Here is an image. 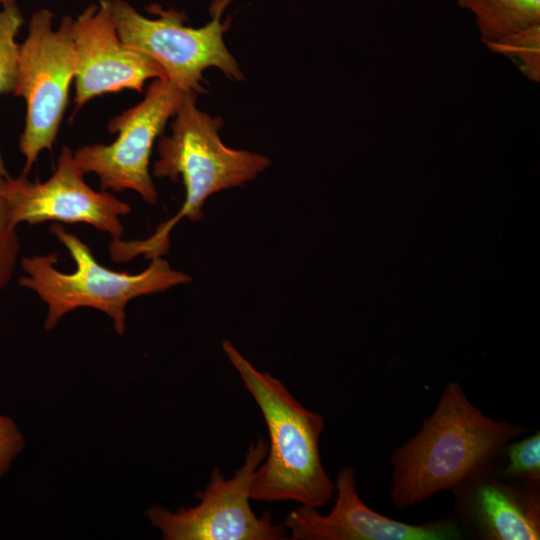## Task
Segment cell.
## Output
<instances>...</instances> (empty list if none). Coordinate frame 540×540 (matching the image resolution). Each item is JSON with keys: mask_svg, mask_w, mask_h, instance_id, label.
Returning a JSON list of instances; mask_svg holds the SVG:
<instances>
[{"mask_svg": "<svg viewBox=\"0 0 540 540\" xmlns=\"http://www.w3.org/2000/svg\"><path fill=\"white\" fill-rule=\"evenodd\" d=\"M527 429L484 414L459 382L445 385L419 431L391 456L393 505L404 509L466 478L499 467L509 442Z\"/></svg>", "mask_w": 540, "mask_h": 540, "instance_id": "cell-1", "label": "cell"}, {"mask_svg": "<svg viewBox=\"0 0 540 540\" xmlns=\"http://www.w3.org/2000/svg\"><path fill=\"white\" fill-rule=\"evenodd\" d=\"M174 116L171 135H161L158 140L159 159L152 174L173 182L181 178L185 199L176 215L160 224L151 236L112 241L109 252L116 263H127L140 255L150 260L162 257L170 246V232L181 219L199 221L211 195L242 186L271 163L264 155L224 145L219 136L223 120L199 110L195 92L185 94Z\"/></svg>", "mask_w": 540, "mask_h": 540, "instance_id": "cell-2", "label": "cell"}, {"mask_svg": "<svg viewBox=\"0 0 540 540\" xmlns=\"http://www.w3.org/2000/svg\"><path fill=\"white\" fill-rule=\"evenodd\" d=\"M222 347L257 403L269 433L267 457L255 471L251 499L324 506L335 492L319 449L324 417L304 407L279 379L256 369L231 341L225 340Z\"/></svg>", "mask_w": 540, "mask_h": 540, "instance_id": "cell-3", "label": "cell"}, {"mask_svg": "<svg viewBox=\"0 0 540 540\" xmlns=\"http://www.w3.org/2000/svg\"><path fill=\"white\" fill-rule=\"evenodd\" d=\"M49 232L68 250L75 271L58 270L55 252L24 256L20 265L25 274L18 280L20 287L34 292L47 305V331L54 329L66 314L88 307L106 314L117 334L123 335L126 307L131 300L191 281L188 274L173 269L163 257L151 259L149 266L137 274L114 271L101 265L89 246L60 223H52Z\"/></svg>", "mask_w": 540, "mask_h": 540, "instance_id": "cell-4", "label": "cell"}, {"mask_svg": "<svg viewBox=\"0 0 540 540\" xmlns=\"http://www.w3.org/2000/svg\"><path fill=\"white\" fill-rule=\"evenodd\" d=\"M231 0H214L211 20L200 28L186 26L185 13L152 4L147 18L124 0H109L113 22L121 41L129 48L154 59L167 79L184 92H205L200 81L210 67L218 68L231 80L243 79L223 35L229 19L222 16Z\"/></svg>", "mask_w": 540, "mask_h": 540, "instance_id": "cell-5", "label": "cell"}, {"mask_svg": "<svg viewBox=\"0 0 540 540\" xmlns=\"http://www.w3.org/2000/svg\"><path fill=\"white\" fill-rule=\"evenodd\" d=\"M48 9L33 13L28 35L19 45L18 70L13 94L26 101V120L19 139L27 175L44 149L52 150L75 77L73 18L65 16L57 29Z\"/></svg>", "mask_w": 540, "mask_h": 540, "instance_id": "cell-6", "label": "cell"}, {"mask_svg": "<svg viewBox=\"0 0 540 540\" xmlns=\"http://www.w3.org/2000/svg\"><path fill=\"white\" fill-rule=\"evenodd\" d=\"M268 444L263 438L253 442L243 465L226 479L214 467L205 490L197 493L199 503L172 512L152 506L146 515L165 540H282L286 528L273 523L270 512L257 517L250 507L256 469L264 461Z\"/></svg>", "mask_w": 540, "mask_h": 540, "instance_id": "cell-7", "label": "cell"}, {"mask_svg": "<svg viewBox=\"0 0 540 540\" xmlns=\"http://www.w3.org/2000/svg\"><path fill=\"white\" fill-rule=\"evenodd\" d=\"M184 92L168 79H155L137 105L113 117L108 131L117 134L111 144L85 145L73 152L83 173H94L102 190H133L154 205L158 193L149 172L153 144L181 105Z\"/></svg>", "mask_w": 540, "mask_h": 540, "instance_id": "cell-8", "label": "cell"}, {"mask_svg": "<svg viewBox=\"0 0 540 540\" xmlns=\"http://www.w3.org/2000/svg\"><path fill=\"white\" fill-rule=\"evenodd\" d=\"M84 176L73 151L63 146L53 174L44 182L30 181L24 174L4 178L1 194L12 224L83 223L111 240L122 239L120 217L131 213L130 205L105 190L95 191Z\"/></svg>", "mask_w": 540, "mask_h": 540, "instance_id": "cell-9", "label": "cell"}, {"mask_svg": "<svg viewBox=\"0 0 540 540\" xmlns=\"http://www.w3.org/2000/svg\"><path fill=\"white\" fill-rule=\"evenodd\" d=\"M72 38L77 109L104 94L124 89L143 92L144 84L150 78L167 79L154 59L121 41L109 0L88 6L73 19Z\"/></svg>", "mask_w": 540, "mask_h": 540, "instance_id": "cell-10", "label": "cell"}, {"mask_svg": "<svg viewBox=\"0 0 540 540\" xmlns=\"http://www.w3.org/2000/svg\"><path fill=\"white\" fill-rule=\"evenodd\" d=\"M337 497L327 515L316 508L300 506L292 510L283 525L293 540H460L465 535L449 518L417 524L386 517L368 507L356 490L355 472L342 468L336 479Z\"/></svg>", "mask_w": 540, "mask_h": 540, "instance_id": "cell-11", "label": "cell"}, {"mask_svg": "<svg viewBox=\"0 0 540 540\" xmlns=\"http://www.w3.org/2000/svg\"><path fill=\"white\" fill-rule=\"evenodd\" d=\"M495 469L478 472L451 490L453 517L465 538L540 539V486L503 479Z\"/></svg>", "mask_w": 540, "mask_h": 540, "instance_id": "cell-12", "label": "cell"}, {"mask_svg": "<svg viewBox=\"0 0 540 540\" xmlns=\"http://www.w3.org/2000/svg\"><path fill=\"white\" fill-rule=\"evenodd\" d=\"M474 17L482 42L540 24V0H457Z\"/></svg>", "mask_w": 540, "mask_h": 540, "instance_id": "cell-13", "label": "cell"}, {"mask_svg": "<svg viewBox=\"0 0 540 540\" xmlns=\"http://www.w3.org/2000/svg\"><path fill=\"white\" fill-rule=\"evenodd\" d=\"M24 18L15 3L9 0L0 8V95L13 93L18 70L19 45L16 35L23 25ZM0 152V177H8Z\"/></svg>", "mask_w": 540, "mask_h": 540, "instance_id": "cell-14", "label": "cell"}, {"mask_svg": "<svg viewBox=\"0 0 540 540\" xmlns=\"http://www.w3.org/2000/svg\"><path fill=\"white\" fill-rule=\"evenodd\" d=\"M483 43L493 52L514 61L526 78L540 82V24Z\"/></svg>", "mask_w": 540, "mask_h": 540, "instance_id": "cell-15", "label": "cell"}, {"mask_svg": "<svg viewBox=\"0 0 540 540\" xmlns=\"http://www.w3.org/2000/svg\"><path fill=\"white\" fill-rule=\"evenodd\" d=\"M507 464L494 471L503 479L540 486V432L509 442L505 449Z\"/></svg>", "mask_w": 540, "mask_h": 540, "instance_id": "cell-16", "label": "cell"}, {"mask_svg": "<svg viewBox=\"0 0 540 540\" xmlns=\"http://www.w3.org/2000/svg\"><path fill=\"white\" fill-rule=\"evenodd\" d=\"M0 177V293L13 278L20 256V240L17 227L9 218L6 204L1 194L3 179Z\"/></svg>", "mask_w": 540, "mask_h": 540, "instance_id": "cell-17", "label": "cell"}, {"mask_svg": "<svg viewBox=\"0 0 540 540\" xmlns=\"http://www.w3.org/2000/svg\"><path fill=\"white\" fill-rule=\"evenodd\" d=\"M24 445V436L15 421L0 412V478L9 473Z\"/></svg>", "mask_w": 540, "mask_h": 540, "instance_id": "cell-18", "label": "cell"}, {"mask_svg": "<svg viewBox=\"0 0 540 540\" xmlns=\"http://www.w3.org/2000/svg\"><path fill=\"white\" fill-rule=\"evenodd\" d=\"M7 1H9V0H0V4H3L5 2H7Z\"/></svg>", "mask_w": 540, "mask_h": 540, "instance_id": "cell-19", "label": "cell"}]
</instances>
